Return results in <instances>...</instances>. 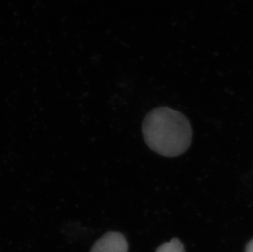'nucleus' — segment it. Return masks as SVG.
Here are the masks:
<instances>
[{
  "instance_id": "f257e3e1",
  "label": "nucleus",
  "mask_w": 253,
  "mask_h": 252,
  "mask_svg": "<svg viewBox=\"0 0 253 252\" xmlns=\"http://www.w3.org/2000/svg\"><path fill=\"white\" fill-rule=\"evenodd\" d=\"M143 138L151 150L163 157L183 154L191 144V125L181 112L169 107H158L143 120Z\"/></svg>"
},
{
  "instance_id": "f03ea898",
  "label": "nucleus",
  "mask_w": 253,
  "mask_h": 252,
  "mask_svg": "<svg viewBox=\"0 0 253 252\" xmlns=\"http://www.w3.org/2000/svg\"><path fill=\"white\" fill-rule=\"evenodd\" d=\"M129 245L124 235L119 232H108L99 238L90 252H128Z\"/></svg>"
},
{
  "instance_id": "7ed1b4c3",
  "label": "nucleus",
  "mask_w": 253,
  "mask_h": 252,
  "mask_svg": "<svg viewBox=\"0 0 253 252\" xmlns=\"http://www.w3.org/2000/svg\"><path fill=\"white\" fill-rule=\"evenodd\" d=\"M156 252H185V249L178 238H173L169 243H163Z\"/></svg>"
},
{
  "instance_id": "20e7f679",
  "label": "nucleus",
  "mask_w": 253,
  "mask_h": 252,
  "mask_svg": "<svg viewBox=\"0 0 253 252\" xmlns=\"http://www.w3.org/2000/svg\"><path fill=\"white\" fill-rule=\"evenodd\" d=\"M245 252H253V239L248 243L246 249H245Z\"/></svg>"
}]
</instances>
